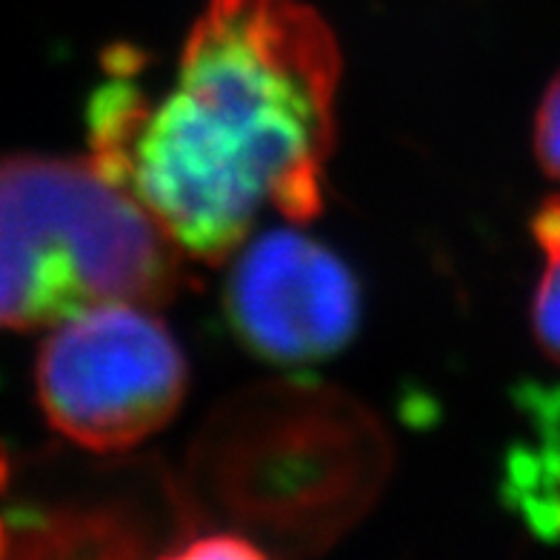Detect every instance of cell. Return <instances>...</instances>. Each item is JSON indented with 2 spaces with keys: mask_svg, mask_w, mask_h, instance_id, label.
Masks as SVG:
<instances>
[{
  "mask_svg": "<svg viewBox=\"0 0 560 560\" xmlns=\"http://www.w3.org/2000/svg\"><path fill=\"white\" fill-rule=\"evenodd\" d=\"M170 555L172 558H264V549L237 535H209V538H195L189 546Z\"/></svg>",
  "mask_w": 560,
  "mask_h": 560,
  "instance_id": "obj_7",
  "label": "cell"
},
{
  "mask_svg": "<svg viewBox=\"0 0 560 560\" xmlns=\"http://www.w3.org/2000/svg\"><path fill=\"white\" fill-rule=\"evenodd\" d=\"M189 369L161 317L140 303H104L69 317L37 358L46 418L78 446L129 450L175 418Z\"/></svg>",
  "mask_w": 560,
  "mask_h": 560,
  "instance_id": "obj_3",
  "label": "cell"
},
{
  "mask_svg": "<svg viewBox=\"0 0 560 560\" xmlns=\"http://www.w3.org/2000/svg\"><path fill=\"white\" fill-rule=\"evenodd\" d=\"M132 67L112 63L89 101V158L177 249L221 264L264 203L298 223L320 212L340 49L315 9L207 0L170 95L152 101Z\"/></svg>",
  "mask_w": 560,
  "mask_h": 560,
  "instance_id": "obj_1",
  "label": "cell"
},
{
  "mask_svg": "<svg viewBox=\"0 0 560 560\" xmlns=\"http://www.w3.org/2000/svg\"><path fill=\"white\" fill-rule=\"evenodd\" d=\"M535 155L546 175L560 180V72L546 89L535 118Z\"/></svg>",
  "mask_w": 560,
  "mask_h": 560,
  "instance_id": "obj_6",
  "label": "cell"
},
{
  "mask_svg": "<svg viewBox=\"0 0 560 560\" xmlns=\"http://www.w3.org/2000/svg\"><path fill=\"white\" fill-rule=\"evenodd\" d=\"M3 544H7V532H3V524H0V552H3Z\"/></svg>",
  "mask_w": 560,
  "mask_h": 560,
  "instance_id": "obj_10",
  "label": "cell"
},
{
  "mask_svg": "<svg viewBox=\"0 0 560 560\" xmlns=\"http://www.w3.org/2000/svg\"><path fill=\"white\" fill-rule=\"evenodd\" d=\"M226 315L244 347L266 361H320L358 329L361 292L335 252L301 232L275 229L232 266Z\"/></svg>",
  "mask_w": 560,
  "mask_h": 560,
  "instance_id": "obj_4",
  "label": "cell"
},
{
  "mask_svg": "<svg viewBox=\"0 0 560 560\" xmlns=\"http://www.w3.org/2000/svg\"><path fill=\"white\" fill-rule=\"evenodd\" d=\"M180 287L175 241L92 158H0V329L158 306Z\"/></svg>",
  "mask_w": 560,
  "mask_h": 560,
  "instance_id": "obj_2",
  "label": "cell"
},
{
  "mask_svg": "<svg viewBox=\"0 0 560 560\" xmlns=\"http://www.w3.org/2000/svg\"><path fill=\"white\" fill-rule=\"evenodd\" d=\"M532 329L555 363H560V255L546 258L544 278L532 301Z\"/></svg>",
  "mask_w": 560,
  "mask_h": 560,
  "instance_id": "obj_5",
  "label": "cell"
},
{
  "mask_svg": "<svg viewBox=\"0 0 560 560\" xmlns=\"http://www.w3.org/2000/svg\"><path fill=\"white\" fill-rule=\"evenodd\" d=\"M7 475H9V464H7V457H3V452H0V487H3Z\"/></svg>",
  "mask_w": 560,
  "mask_h": 560,
  "instance_id": "obj_9",
  "label": "cell"
},
{
  "mask_svg": "<svg viewBox=\"0 0 560 560\" xmlns=\"http://www.w3.org/2000/svg\"><path fill=\"white\" fill-rule=\"evenodd\" d=\"M532 235L538 241L544 258L560 255V195L546 198L532 214Z\"/></svg>",
  "mask_w": 560,
  "mask_h": 560,
  "instance_id": "obj_8",
  "label": "cell"
}]
</instances>
